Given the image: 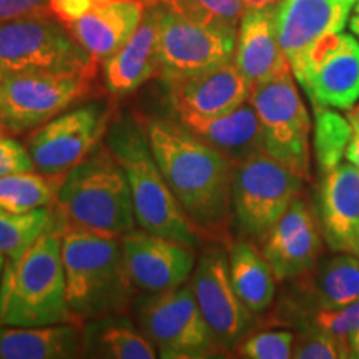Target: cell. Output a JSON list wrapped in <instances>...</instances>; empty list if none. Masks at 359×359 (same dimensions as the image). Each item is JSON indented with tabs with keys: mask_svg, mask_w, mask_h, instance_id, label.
<instances>
[{
	"mask_svg": "<svg viewBox=\"0 0 359 359\" xmlns=\"http://www.w3.org/2000/svg\"><path fill=\"white\" fill-rule=\"evenodd\" d=\"M291 281L298 290L296 314L343 308L359 299V257L344 251L321 255L309 271Z\"/></svg>",
	"mask_w": 359,
	"mask_h": 359,
	"instance_id": "23",
	"label": "cell"
},
{
	"mask_svg": "<svg viewBox=\"0 0 359 359\" xmlns=\"http://www.w3.org/2000/svg\"><path fill=\"white\" fill-rule=\"evenodd\" d=\"M145 132L175 198L200 235L224 243L231 212L235 165L185 123L151 118Z\"/></svg>",
	"mask_w": 359,
	"mask_h": 359,
	"instance_id": "1",
	"label": "cell"
},
{
	"mask_svg": "<svg viewBox=\"0 0 359 359\" xmlns=\"http://www.w3.org/2000/svg\"><path fill=\"white\" fill-rule=\"evenodd\" d=\"M163 6L150 4L140 25L122 47L103 62L105 87L114 97H125L158 74V35Z\"/></svg>",
	"mask_w": 359,
	"mask_h": 359,
	"instance_id": "20",
	"label": "cell"
},
{
	"mask_svg": "<svg viewBox=\"0 0 359 359\" xmlns=\"http://www.w3.org/2000/svg\"><path fill=\"white\" fill-rule=\"evenodd\" d=\"M230 278L238 296L253 314L263 313L271 306L276 291V276L263 251L240 240L231 243L228 251Z\"/></svg>",
	"mask_w": 359,
	"mask_h": 359,
	"instance_id": "26",
	"label": "cell"
},
{
	"mask_svg": "<svg viewBox=\"0 0 359 359\" xmlns=\"http://www.w3.org/2000/svg\"><path fill=\"white\" fill-rule=\"evenodd\" d=\"M62 219L19 257L6 258L0 280V326H42L75 323L67 302Z\"/></svg>",
	"mask_w": 359,
	"mask_h": 359,
	"instance_id": "2",
	"label": "cell"
},
{
	"mask_svg": "<svg viewBox=\"0 0 359 359\" xmlns=\"http://www.w3.org/2000/svg\"><path fill=\"white\" fill-rule=\"evenodd\" d=\"M122 255L132 286L148 293L185 285L195 268L193 248L145 230L122 236Z\"/></svg>",
	"mask_w": 359,
	"mask_h": 359,
	"instance_id": "17",
	"label": "cell"
},
{
	"mask_svg": "<svg viewBox=\"0 0 359 359\" xmlns=\"http://www.w3.org/2000/svg\"><path fill=\"white\" fill-rule=\"evenodd\" d=\"M273 7L246 8L240 20L233 60L251 88L291 72L278 40Z\"/></svg>",
	"mask_w": 359,
	"mask_h": 359,
	"instance_id": "21",
	"label": "cell"
},
{
	"mask_svg": "<svg viewBox=\"0 0 359 359\" xmlns=\"http://www.w3.org/2000/svg\"><path fill=\"white\" fill-rule=\"evenodd\" d=\"M4 264H6V257L0 255V280H2V271H4Z\"/></svg>",
	"mask_w": 359,
	"mask_h": 359,
	"instance_id": "43",
	"label": "cell"
},
{
	"mask_svg": "<svg viewBox=\"0 0 359 359\" xmlns=\"http://www.w3.org/2000/svg\"><path fill=\"white\" fill-rule=\"evenodd\" d=\"M102 353L116 359H154L156 358L155 346L145 334L137 333L125 325H111L103 327L98 336Z\"/></svg>",
	"mask_w": 359,
	"mask_h": 359,
	"instance_id": "30",
	"label": "cell"
},
{
	"mask_svg": "<svg viewBox=\"0 0 359 359\" xmlns=\"http://www.w3.org/2000/svg\"><path fill=\"white\" fill-rule=\"evenodd\" d=\"M293 77L288 72L258 83L251 88L250 102L262 125L264 151L306 182L311 177V123Z\"/></svg>",
	"mask_w": 359,
	"mask_h": 359,
	"instance_id": "8",
	"label": "cell"
},
{
	"mask_svg": "<svg viewBox=\"0 0 359 359\" xmlns=\"http://www.w3.org/2000/svg\"><path fill=\"white\" fill-rule=\"evenodd\" d=\"M351 344L316 327H302L294 336L293 354L296 359H338L353 358Z\"/></svg>",
	"mask_w": 359,
	"mask_h": 359,
	"instance_id": "32",
	"label": "cell"
},
{
	"mask_svg": "<svg viewBox=\"0 0 359 359\" xmlns=\"http://www.w3.org/2000/svg\"><path fill=\"white\" fill-rule=\"evenodd\" d=\"M294 334L290 331H262L246 336L238 344V354L250 359H288L293 354Z\"/></svg>",
	"mask_w": 359,
	"mask_h": 359,
	"instance_id": "34",
	"label": "cell"
},
{
	"mask_svg": "<svg viewBox=\"0 0 359 359\" xmlns=\"http://www.w3.org/2000/svg\"><path fill=\"white\" fill-rule=\"evenodd\" d=\"M346 116L349 118V122H351V127H353V137H351V142H349L346 158L359 170V107H353V109H349Z\"/></svg>",
	"mask_w": 359,
	"mask_h": 359,
	"instance_id": "38",
	"label": "cell"
},
{
	"mask_svg": "<svg viewBox=\"0 0 359 359\" xmlns=\"http://www.w3.org/2000/svg\"><path fill=\"white\" fill-rule=\"evenodd\" d=\"M358 107H359V105H358Z\"/></svg>",
	"mask_w": 359,
	"mask_h": 359,
	"instance_id": "47",
	"label": "cell"
},
{
	"mask_svg": "<svg viewBox=\"0 0 359 359\" xmlns=\"http://www.w3.org/2000/svg\"><path fill=\"white\" fill-rule=\"evenodd\" d=\"M55 218L50 208L12 213L0 208V255L15 258L50 226Z\"/></svg>",
	"mask_w": 359,
	"mask_h": 359,
	"instance_id": "29",
	"label": "cell"
},
{
	"mask_svg": "<svg viewBox=\"0 0 359 359\" xmlns=\"http://www.w3.org/2000/svg\"><path fill=\"white\" fill-rule=\"evenodd\" d=\"M60 178L35 170L4 175L0 177V208L12 213L48 208L57 201Z\"/></svg>",
	"mask_w": 359,
	"mask_h": 359,
	"instance_id": "27",
	"label": "cell"
},
{
	"mask_svg": "<svg viewBox=\"0 0 359 359\" xmlns=\"http://www.w3.org/2000/svg\"><path fill=\"white\" fill-rule=\"evenodd\" d=\"M358 0H280L275 25L280 45L293 75L302 70L314 48L331 35L341 34Z\"/></svg>",
	"mask_w": 359,
	"mask_h": 359,
	"instance_id": "15",
	"label": "cell"
},
{
	"mask_svg": "<svg viewBox=\"0 0 359 359\" xmlns=\"http://www.w3.org/2000/svg\"><path fill=\"white\" fill-rule=\"evenodd\" d=\"M303 182L264 150L238 163L233 173L231 212L240 235L263 243L302 195Z\"/></svg>",
	"mask_w": 359,
	"mask_h": 359,
	"instance_id": "7",
	"label": "cell"
},
{
	"mask_svg": "<svg viewBox=\"0 0 359 359\" xmlns=\"http://www.w3.org/2000/svg\"><path fill=\"white\" fill-rule=\"evenodd\" d=\"M298 318L306 320L302 327H316L349 343L351 336L359 331V299L343 308L314 309L298 314Z\"/></svg>",
	"mask_w": 359,
	"mask_h": 359,
	"instance_id": "33",
	"label": "cell"
},
{
	"mask_svg": "<svg viewBox=\"0 0 359 359\" xmlns=\"http://www.w3.org/2000/svg\"><path fill=\"white\" fill-rule=\"evenodd\" d=\"M349 29H351V34H354L359 40V12L354 13V15L349 19Z\"/></svg>",
	"mask_w": 359,
	"mask_h": 359,
	"instance_id": "40",
	"label": "cell"
},
{
	"mask_svg": "<svg viewBox=\"0 0 359 359\" xmlns=\"http://www.w3.org/2000/svg\"><path fill=\"white\" fill-rule=\"evenodd\" d=\"M147 4L137 0H97L79 20L65 25L93 60L105 62L132 37Z\"/></svg>",
	"mask_w": 359,
	"mask_h": 359,
	"instance_id": "22",
	"label": "cell"
},
{
	"mask_svg": "<svg viewBox=\"0 0 359 359\" xmlns=\"http://www.w3.org/2000/svg\"><path fill=\"white\" fill-rule=\"evenodd\" d=\"M105 143L127 175L135 218L142 230L195 248L200 233L161 173L145 127L133 115H120L109 123Z\"/></svg>",
	"mask_w": 359,
	"mask_h": 359,
	"instance_id": "3",
	"label": "cell"
},
{
	"mask_svg": "<svg viewBox=\"0 0 359 359\" xmlns=\"http://www.w3.org/2000/svg\"><path fill=\"white\" fill-rule=\"evenodd\" d=\"M97 60L50 12L0 20V79L19 74L95 77Z\"/></svg>",
	"mask_w": 359,
	"mask_h": 359,
	"instance_id": "6",
	"label": "cell"
},
{
	"mask_svg": "<svg viewBox=\"0 0 359 359\" xmlns=\"http://www.w3.org/2000/svg\"><path fill=\"white\" fill-rule=\"evenodd\" d=\"M92 75L19 74L0 79L7 133L32 132L92 95Z\"/></svg>",
	"mask_w": 359,
	"mask_h": 359,
	"instance_id": "11",
	"label": "cell"
},
{
	"mask_svg": "<svg viewBox=\"0 0 359 359\" xmlns=\"http://www.w3.org/2000/svg\"><path fill=\"white\" fill-rule=\"evenodd\" d=\"M7 133L6 130V118H4V105H2V97H0V135Z\"/></svg>",
	"mask_w": 359,
	"mask_h": 359,
	"instance_id": "42",
	"label": "cell"
},
{
	"mask_svg": "<svg viewBox=\"0 0 359 359\" xmlns=\"http://www.w3.org/2000/svg\"><path fill=\"white\" fill-rule=\"evenodd\" d=\"M356 12H359V0H358V4H356Z\"/></svg>",
	"mask_w": 359,
	"mask_h": 359,
	"instance_id": "45",
	"label": "cell"
},
{
	"mask_svg": "<svg viewBox=\"0 0 359 359\" xmlns=\"http://www.w3.org/2000/svg\"><path fill=\"white\" fill-rule=\"evenodd\" d=\"M83 351V338L75 323L0 327V358L67 359Z\"/></svg>",
	"mask_w": 359,
	"mask_h": 359,
	"instance_id": "25",
	"label": "cell"
},
{
	"mask_svg": "<svg viewBox=\"0 0 359 359\" xmlns=\"http://www.w3.org/2000/svg\"><path fill=\"white\" fill-rule=\"evenodd\" d=\"M140 325L160 358L200 359L222 353L188 285L155 293L140 309Z\"/></svg>",
	"mask_w": 359,
	"mask_h": 359,
	"instance_id": "10",
	"label": "cell"
},
{
	"mask_svg": "<svg viewBox=\"0 0 359 359\" xmlns=\"http://www.w3.org/2000/svg\"><path fill=\"white\" fill-rule=\"evenodd\" d=\"M318 212L327 248L359 257V170L351 161L325 173Z\"/></svg>",
	"mask_w": 359,
	"mask_h": 359,
	"instance_id": "19",
	"label": "cell"
},
{
	"mask_svg": "<svg viewBox=\"0 0 359 359\" xmlns=\"http://www.w3.org/2000/svg\"><path fill=\"white\" fill-rule=\"evenodd\" d=\"M35 163L27 147L22 145L8 133L0 135V177L19 172H32Z\"/></svg>",
	"mask_w": 359,
	"mask_h": 359,
	"instance_id": "35",
	"label": "cell"
},
{
	"mask_svg": "<svg viewBox=\"0 0 359 359\" xmlns=\"http://www.w3.org/2000/svg\"><path fill=\"white\" fill-rule=\"evenodd\" d=\"M109 123L110 110L105 103H87L32 130L27 150L39 172L64 177L98 145Z\"/></svg>",
	"mask_w": 359,
	"mask_h": 359,
	"instance_id": "12",
	"label": "cell"
},
{
	"mask_svg": "<svg viewBox=\"0 0 359 359\" xmlns=\"http://www.w3.org/2000/svg\"><path fill=\"white\" fill-rule=\"evenodd\" d=\"M241 2H243L245 8H264L275 6L280 0H241Z\"/></svg>",
	"mask_w": 359,
	"mask_h": 359,
	"instance_id": "39",
	"label": "cell"
},
{
	"mask_svg": "<svg viewBox=\"0 0 359 359\" xmlns=\"http://www.w3.org/2000/svg\"><path fill=\"white\" fill-rule=\"evenodd\" d=\"M182 123L226 156L235 167L264 150L262 125L250 98L224 115L205 120H188Z\"/></svg>",
	"mask_w": 359,
	"mask_h": 359,
	"instance_id": "24",
	"label": "cell"
},
{
	"mask_svg": "<svg viewBox=\"0 0 359 359\" xmlns=\"http://www.w3.org/2000/svg\"><path fill=\"white\" fill-rule=\"evenodd\" d=\"M167 6L190 20L222 24L233 29H236L246 11L241 0H173Z\"/></svg>",
	"mask_w": 359,
	"mask_h": 359,
	"instance_id": "31",
	"label": "cell"
},
{
	"mask_svg": "<svg viewBox=\"0 0 359 359\" xmlns=\"http://www.w3.org/2000/svg\"><path fill=\"white\" fill-rule=\"evenodd\" d=\"M95 4L97 0H48V12L58 22L69 25L83 17Z\"/></svg>",
	"mask_w": 359,
	"mask_h": 359,
	"instance_id": "36",
	"label": "cell"
},
{
	"mask_svg": "<svg viewBox=\"0 0 359 359\" xmlns=\"http://www.w3.org/2000/svg\"><path fill=\"white\" fill-rule=\"evenodd\" d=\"M48 12V0H0V20L20 19Z\"/></svg>",
	"mask_w": 359,
	"mask_h": 359,
	"instance_id": "37",
	"label": "cell"
},
{
	"mask_svg": "<svg viewBox=\"0 0 359 359\" xmlns=\"http://www.w3.org/2000/svg\"><path fill=\"white\" fill-rule=\"evenodd\" d=\"M313 109L349 110L359 100V42L336 34L318 45L294 75Z\"/></svg>",
	"mask_w": 359,
	"mask_h": 359,
	"instance_id": "14",
	"label": "cell"
},
{
	"mask_svg": "<svg viewBox=\"0 0 359 359\" xmlns=\"http://www.w3.org/2000/svg\"><path fill=\"white\" fill-rule=\"evenodd\" d=\"M173 2V0H165V4H172Z\"/></svg>",
	"mask_w": 359,
	"mask_h": 359,
	"instance_id": "46",
	"label": "cell"
},
{
	"mask_svg": "<svg viewBox=\"0 0 359 359\" xmlns=\"http://www.w3.org/2000/svg\"><path fill=\"white\" fill-rule=\"evenodd\" d=\"M222 246H212L201 255L191 290L215 341L222 351H226L245 339L251 325V311L233 286L228 255Z\"/></svg>",
	"mask_w": 359,
	"mask_h": 359,
	"instance_id": "13",
	"label": "cell"
},
{
	"mask_svg": "<svg viewBox=\"0 0 359 359\" xmlns=\"http://www.w3.org/2000/svg\"><path fill=\"white\" fill-rule=\"evenodd\" d=\"M238 30L222 24H201L163 6L158 35V75L168 87L231 60Z\"/></svg>",
	"mask_w": 359,
	"mask_h": 359,
	"instance_id": "9",
	"label": "cell"
},
{
	"mask_svg": "<svg viewBox=\"0 0 359 359\" xmlns=\"http://www.w3.org/2000/svg\"><path fill=\"white\" fill-rule=\"evenodd\" d=\"M172 102L180 120H205L238 109L251 95V87L235 60L172 85Z\"/></svg>",
	"mask_w": 359,
	"mask_h": 359,
	"instance_id": "18",
	"label": "cell"
},
{
	"mask_svg": "<svg viewBox=\"0 0 359 359\" xmlns=\"http://www.w3.org/2000/svg\"><path fill=\"white\" fill-rule=\"evenodd\" d=\"M351 137L353 127L348 116L336 109L314 110L313 150L323 175L343 161Z\"/></svg>",
	"mask_w": 359,
	"mask_h": 359,
	"instance_id": "28",
	"label": "cell"
},
{
	"mask_svg": "<svg viewBox=\"0 0 359 359\" xmlns=\"http://www.w3.org/2000/svg\"><path fill=\"white\" fill-rule=\"evenodd\" d=\"M320 212L299 195L263 241V253L276 281H291L309 271L323 255Z\"/></svg>",
	"mask_w": 359,
	"mask_h": 359,
	"instance_id": "16",
	"label": "cell"
},
{
	"mask_svg": "<svg viewBox=\"0 0 359 359\" xmlns=\"http://www.w3.org/2000/svg\"><path fill=\"white\" fill-rule=\"evenodd\" d=\"M55 206L65 223L111 236L133 231L137 222L128 178L107 143L64 175Z\"/></svg>",
	"mask_w": 359,
	"mask_h": 359,
	"instance_id": "5",
	"label": "cell"
},
{
	"mask_svg": "<svg viewBox=\"0 0 359 359\" xmlns=\"http://www.w3.org/2000/svg\"><path fill=\"white\" fill-rule=\"evenodd\" d=\"M349 344H351L354 356L359 358V331H356V333L351 336V339H349Z\"/></svg>",
	"mask_w": 359,
	"mask_h": 359,
	"instance_id": "41",
	"label": "cell"
},
{
	"mask_svg": "<svg viewBox=\"0 0 359 359\" xmlns=\"http://www.w3.org/2000/svg\"><path fill=\"white\" fill-rule=\"evenodd\" d=\"M137 2H143L147 4V6H150V4H160V2H165V0H137Z\"/></svg>",
	"mask_w": 359,
	"mask_h": 359,
	"instance_id": "44",
	"label": "cell"
},
{
	"mask_svg": "<svg viewBox=\"0 0 359 359\" xmlns=\"http://www.w3.org/2000/svg\"><path fill=\"white\" fill-rule=\"evenodd\" d=\"M62 224L67 302L74 320H95L118 309L132 286L123 263L122 238L75 226L64 219Z\"/></svg>",
	"mask_w": 359,
	"mask_h": 359,
	"instance_id": "4",
	"label": "cell"
}]
</instances>
